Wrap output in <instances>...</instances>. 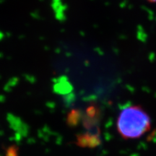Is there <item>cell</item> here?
Returning <instances> with one entry per match:
<instances>
[{
	"instance_id": "cell-1",
	"label": "cell",
	"mask_w": 156,
	"mask_h": 156,
	"mask_svg": "<svg viewBox=\"0 0 156 156\" xmlns=\"http://www.w3.org/2000/svg\"><path fill=\"white\" fill-rule=\"evenodd\" d=\"M117 130L124 139H137L151 126L149 115L138 106L124 108L117 119Z\"/></svg>"
},
{
	"instance_id": "cell-2",
	"label": "cell",
	"mask_w": 156,
	"mask_h": 156,
	"mask_svg": "<svg viewBox=\"0 0 156 156\" xmlns=\"http://www.w3.org/2000/svg\"><path fill=\"white\" fill-rule=\"evenodd\" d=\"M148 2H153V3H156V0H147Z\"/></svg>"
}]
</instances>
